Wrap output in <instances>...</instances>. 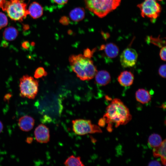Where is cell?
<instances>
[{"label": "cell", "mask_w": 166, "mask_h": 166, "mask_svg": "<svg viewBox=\"0 0 166 166\" xmlns=\"http://www.w3.org/2000/svg\"><path fill=\"white\" fill-rule=\"evenodd\" d=\"M103 118L108 124L107 130L111 132L113 126L117 128L125 125L131 120L132 117L129 109L121 100L114 98L107 107Z\"/></svg>", "instance_id": "obj_1"}, {"label": "cell", "mask_w": 166, "mask_h": 166, "mask_svg": "<svg viewBox=\"0 0 166 166\" xmlns=\"http://www.w3.org/2000/svg\"><path fill=\"white\" fill-rule=\"evenodd\" d=\"M69 61L72 70L81 80H90L97 72L96 66L90 58L81 54L70 55Z\"/></svg>", "instance_id": "obj_2"}, {"label": "cell", "mask_w": 166, "mask_h": 166, "mask_svg": "<svg viewBox=\"0 0 166 166\" xmlns=\"http://www.w3.org/2000/svg\"><path fill=\"white\" fill-rule=\"evenodd\" d=\"M121 0H84L86 7L100 18L106 16L116 9Z\"/></svg>", "instance_id": "obj_3"}, {"label": "cell", "mask_w": 166, "mask_h": 166, "mask_svg": "<svg viewBox=\"0 0 166 166\" xmlns=\"http://www.w3.org/2000/svg\"><path fill=\"white\" fill-rule=\"evenodd\" d=\"M2 9L15 21H22L29 14L26 4L23 0L6 1Z\"/></svg>", "instance_id": "obj_4"}, {"label": "cell", "mask_w": 166, "mask_h": 166, "mask_svg": "<svg viewBox=\"0 0 166 166\" xmlns=\"http://www.w3.org/2000/svg\"><path fill=\"white\" fill-rule=\"evenodd\" d=\"M19 86L21 97L33 99L38 92L39 81L31 76L26 75L20 78Z\"/></svg>", "instance_id": "obj_5"}, {"label": "cell", "mask_w": 166, "mask_h": 166, "mask_svg": "<svg viewBox=\"0 0 166 166\" xmlns=\"http://www.w3.org/2000/svg\"><path fill=\"white\" fill-rule=\"evenodd\" d=\"M72 123L73 130L78 135H83L88 134L102 132L99 126L93 124L89 120L77 119L73 120Z\"/></svg>", "instance_id": "obj_6"}, {"label": "cell", "mask_w": 166, "mask_h": 166, "mask_svg": "<svg viewBox=\"0 0 166 166\" xmlns=\"http://www.w3.org/2000/svg\"><path fill=\"white\" fill-rule=\"evenodd\" d=\"M137 7L142 17L148 18L152 20L157 18L161 11V6L156 0H144Z\"/></svg>", "instance_id": "obj_7"}, {"label": "cell", "mask_w": 166, "mask_h": 166, "mask_svg": "<svg viewBox=\"0 0 166 166\" xmlns=\"http://www.w3.org/2000/svg\"><path fill=\"white\" fill-rule=\"evenodd\" d=\"M138 54L134 49L127 48L124 50L120 56V61L122 66L124 68L132 67L136 64Z\"/></svg>", "instance_id": "obj_8"}, {"label": "cell", "mask_w": 166, "mask_h": 166, "mask_svg": "<svg viewBox=\"0 0 166 166\" xmlns=\"http://www.w3.org/2000/svg\"><path fill=\"white\" fill-rule=\"evenodd\" d=\"M36 141L40 143H47L50 140L49 128L45 125L41 124L38 126L34 131Z\"/></svg>", "instance_id": "obj_9"}, {"label": "cell", "mask_w": 166, "mask_h": 166, "mask_svg": "<svg viewBox=\"0 0 166 166\" xmlns=\"http://www.w3.org/2000/svg\"><path fill=\"white\" fill-rule=\"evenodd\" d=\"M34 122L35 120L33 118L29 116L26 115L19 119L18 125L21 130L28 132L33 128Z\"/></svg>", "instance_id": "obj_10"}, {"label": "cell", "mask_w": 166, "mask_h": 166, "mask_svg": "<svg viewBox=\"0 0 166 166\" xmlns=\"http://www.w3.org/2000/svg\"><path fill=\"white\" fill-rule=\"evenodd\" d=\"M134 79L133 74L131 72L128 71L121 72L117 77L119 84L124 87L131 85L133 83Z\"/></svg>", "instance_id": "obj_11"}, {"label": "cell", "mask_w": 166, "mask_h": 166, "mask_svg": "<svg viewBox=\"0 0 166 166\" xmlns=\"http://www.w3.org/2000/svg\"><path fill=\"white\" fill-rule=\"evenodd\" d=\"M100 49L104 50L105 55L108 58L111 59L116 57L119 52L118 47L113 43H109L106 45H102Z\"/></svg>", "instance_id": "obj_12"}, {"label": "cell", "mask_w": 166, "mask_h": 166, "mask_svg": "<svg viewBox=\"0 0 166 166\" xmlns=\"http://www.w3.org/2000/svg\"><path fill=\"white\" fill-rule=\"evenodd\" d=\"M166 139L163 141L158 146L154 148L153 149V156L156 158L160 157L162 164L166 166Z\"/></svg>", "instance_id": "obj_13"}, {"label": "cell", "mask_w": 166, "mask_h": 166, "mask_svg": "<svg viewBox=\"0 0 166 166\" xmlns=\"http://www.w3.org/2000/svg\"><path fill=\"white\" fill-rule=\"evenodd\" d=\"M29 14L33 18L37 19L41 17L43 14V8L39 3L34 2L30 5L28 9Z\"/></svg>", "instance_id": "obj_14"}, {"label": "cell", "mask_w": 166, "mask_h": 166, "mask_svg": "<svg viewBox=\"0 0 166 166\" xmlns=\"http://www.w3.org/2000/svg\"><path fill=\"white\" fill-rule=\"evenodd\" d=\"M95 76L96 82L101 86L107 85L111 81L110 75L106 70H102L97 72Z\"/></svg>", "instance_id": "obj_15"}, {"label": "cell", "mask_w": 166, "mask_h": 166, "mask_svg": "<svg viewBox=\"0 0 166 166\" xmlns=\"http://www.w3.org/2000/svg\"><path fill=\"white\" fill-rule=\"evenodd\" d=\"M135 97L138 101L142 104L148 103L151 99L149 91L144 89H140L136 91Z\"/></svg>", "instance_id": "obj_16"}, {"label": "cell", "mask_w": 166, "mask_h": 166, "mask_svg": "<svg viewBox=\"0 0 166 166\" xmlns=\"http://www.w3.org/2000/svg\"><path fill=\"white\" fill-rule=\"evenodd\" d=\"M84 9L81 7H77L70 12L69 15L71 19L74 22H78L82 20L85 17Z\"/></svg>", "instance_id": "obj_17"}, {"label": "cell", "mask_w": 166, "mask_h": 166, "mask_svg": "<svg viewBox=\"0 0 166 166\" xmlns=\"http://www.w3.org/2000/svg\"><path fill=\"white\" fill-rule=\"evenodd\" d=\"M18 34L17 30L13 27H9L6 29L3 33L4 39L8 41L14 40Z\"/></svg>", "instance_id": "obj_18"}, {"label": "cell", "mask_w": 166, "mask_h": 166, "mask_svg": "<svg viewBox=\"0 0 166 166\" xmlns=\"http://www.w3.org/2000/svg\"><path fill=\"white\" fill-rule=\"evenodd\" d=\"M162 142V138L160 135L153 133L149 136L148 140V144L149 147L154 148L159 146Z\"/></svg>", "instance_id": "obj_19"}, {"label": "cell", "mask_w": 166, "mask_h": 166, "mask_svg": "<svg viewBox=\"0 0 166 166\" xmlns=\"http://www.w3.org/2000/svg\"><path fill=\"white\" fill-rule=\"evenodd\" d=\"M64 164L66 166H84L85 165L81 160L80 156L76 157L72 155L69 157L65 161Z\"/></svg>", "instance_id": "obj_20"}, {"label": "cell", "mask_w": 166, "mask_h": 166, "mask_svg": "<svg viewBox=\"0 0 166 166\" xmlns=\"http://www.w3.org/2000/svg\"><path fill=\"white\" fill-rule=\"evenodd\" d=\"M47 74V72L42 67L38 68L35 71L34 73V77L35 78H38L45 76Z\"/></svg>", "instance_id": "obj_21"}, {"label": "cell", "mask_w": 166, "mask_h": 166, "mask_svg": "<svg viewBox=\"0 0 166 166\" xmlns=\"http://www.w3.org/2000/svg\"><path fill=\"white\" fill-rule=\"evenodd\" d=\"M8 24L7 17L4 13L0 12V29L5 27Z\"/></svg>", "instance_id": "obj_22"}, {"label": "cell", "mask_w": 166, "mask_h": 166, "mask_svg": "<svg viewBox=\"0 0 166 166\" xmlns=\"http://www.w3.org/2000/svg\"><path fill=\"white\" fill-rule=\"evenodd\" d=\"M159 74L163 78L166 77V65L160 66L159 69Z\"/></svg>", "instance_id": "obj_23"}, {"label": "cell", "mask_w": 166, "mask_h": 166, "mask_svg": "<svg viewBox=\"0 0 166 166\" xmlns=\"http://www.w3.org/2000/svg\"><path fill=\"white\" fill-rule=\"evenodd\" d=\"M95 49L92 51H91L89 49L87 48L84 51L83 55L85 57L90 58L92 57Z\"/></svg>", "instance_id": "obj_24"}, {"label": "cell", "mask_w": 166, "mask_h": 166, "mask_svg": "<svg viewBox=\"0 0 166 166\" xmlns=\"http://www.w3.org/2000/svg\"><path fill=\"white\" fill-rule=\"evenodd\" d=\"M166 46L162 47L160 52V56L162 60L165 61L166 60Z\"/></svg>", "instance_id": "obj_25"}, {"label": "cell", "mask_w": 166, "mask_h": 166, "mask_svg": "<svg viewBox=\"0 0 166 166\" xmlns=\"http://www.w3.org/2000/svg\"><path fill=\"white\" fill-rule=\"evenodd\" d=\"M61 23L64 25H68L69 23V19L66 16H63L59 20Z\"/></svg>", "instance_id": "obj_26"}, {"label": "cell", "mask_w": 166, "mask_h": 166, "mask_svg": "<svg viewBox=\"0 0 166 166\" xmlns=\"http://www.w3.org/2000/svg\"><path fill=\"white\" fill-rule=\"evenodd\" d=\"M56 3L60 5H64L66 4L68 0H53Z\"/></svg>", "instance_id": "obj_27"}, {"label": "cell", "mask_w": 166, "mask_h": 166, "mask_svg": "<svg viewBox=\"0 0 166 166\" xmlns=\"http://www.w3.org/2000/svg\"><path fill=\"white\" fill-rule=\"evenodd\" d=\"M149 166H161V164L160 162L156 160L152 161L150 162L148 164Z\"/></svg>", "instance_id": "obj_28"}, {"label": "cell", "mask_w": 166, "mask_h": 166, "mask_svg": "<svg viewBox=\"0 0 166 166\" xmlns=\"http://www.w3.org/2000/svg\"><path fill=\"white\" fill-rule=\"evenodd\" d=\"M99 125L101 127H104L105 124V122L103 118L100 119L98 122Z\"/></svg>", "instance_id": "obj_29"}, {"label": "cell", "mask_w": 166, "mask_h": 166, "mask_svg": "<svg viewBox=\"0 0 166 166\" xmlns=\"http://www.w3.org/2000/svg\"><path fill=\"white\" fill-rule=\"evenodd\" d=\"M30 46L28 42H25L22 44V47L26 49H28Z\"/></svg>", "instance_id": "obj_30"}, {"label": "cell", "mask_w": 166, "mask_h": 166, "mask_svg": "<svg viewBox=\"0 0 166 166\" xmlns=\"http://www.w3.org/2000/svg\"><path fill=\"white\" fill-rule=\"evenodd\" d=\"M6 1V0H0V8H2Z\"/></svg>", "instance_id": "obj_31"}, {"label": "cell", "mask_w": 166, "mask_h": 166, "mask_svg": "<svg viewBox=\"0 0 166 166\" xmlns=\"http://www.w3.org/2000/svg\"><path fill=\"white\" fill-rule=\"evenodd\" d=\"M11 97V94L9 93L7 94L4 96V100L5 101H8Z\"/></svg>", "instance_id": "obj_32"}, {"label": "cell", "mask_w": 166, "mask_h": 166, "mask_svg": "<svg viewBox=\"0 0 166 166\" xmlns=\"http://www.w3.org/2000/svg\"><path fill=\"white\" fill-rule=\"evenodd\" d=\"M33 140V138L31 137H28L26 140V141L28 143H31Z\"/></svg>", "instance_id": "obj_33"}, {"label": "cell", "mask_w": 166, "mask_h": 166, "mask_svg": "<svg viewBox=\"0 0 166 166\" xmlns=\"http://www.w3.org/2000/svg\"><path fill=\"white\" fill-rule=\"evenodd\" d=\"M3 125L2 122L0 121V133L2 132L3 129Z\"/></svg>", "instance_id": "obj_34"}]
</instances>
